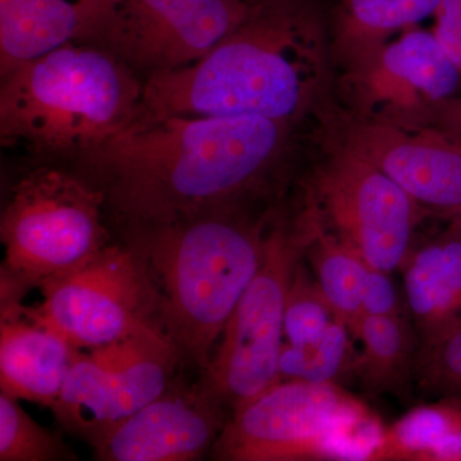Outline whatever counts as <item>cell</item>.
<instances>
[{
    "mask_svg": "<svg viewBox=\"0 0 461 461\" xmlns=\"http://www.w3.org/2000/svg\"><path fill=\"white\" fill-rule=\"evenodd\" d=\"M390 273L372 269L363 294V315L391 317L406 313Z\"/></svg>",
    "mask_w": 461,
    "mask_h": 461,
    "instance_id": "26",
    "label": "cell"
},
{
    "mask_svg": "<svg viewBox=\"0 0 461 461\" xmlns=\"http://www.w3.org/2000/svg\"><path fill=\"white\" fill-rule=\"evenodd\" d=\"M41 291V304L27 311L78 350L163 330L150 273L124 242L108 245L89 263Z\"/></svg>",
    "mask_w": 461,
    "mask_h": 461,
    "instance_id": "10",
    "label": "cell"
},
{
    "mask_svg": "<svg viewBox=\"0 0 461 461\" xmlns=\"http://www.w3.org/2000/svg\"><path fill=\"white\" fill-rule=\"evenodd\" d=\"M102 0H0V77L68 44L83 41Z\"/></svg>",
    "mask_w": 461,
    "mask_h": 461,
    "instance_id": "16",
    "label": "cell"
},
{
    "mask_svg": "<svg viewBox=\"0 0 461 461\" xmlns=\"http://www.w3.org/2000/svg\"><path fill=\"white\" fill-rule=\"evenodd\" d=\"M18 402L0 395V461L77 460L62 437L36 423Z\"/></svg>",
    "mask_w": 461,
    "mask_h": 461,
    "instance_id": "23",
    "label": "cell"
},
{
    "mask_svg": "<svg viewBox=\"0 0 461 461\" xmlns=\"http://www.w3.org/2000/svg\"><path fill=\"white\" fill-rule=\"evenodd\" d=\"M0 388L17 400L53 408L78 348L18 303H2Z\"/></svg>",
    "mask_w": 461,
    "mask_h": 461,
    "instance_id": "14",
    "label": "cell"
},
{
    "mask_svg": "<svg viewBox=\"0 0 461 461\" xmlns=\"http://www.w3.org/2000/svg\"><path fill=\"white\" fill-rule=\"evenodd\" d=\"M104 194L78 175L44 166L14 185L0 220L2 297L65 277L111 245Z\"/></svg>",
    "mask_w": 461,
    "mask_h": 461,
    "instance_id": "5",
    "label": "cell"
},
{
    "mask_svg": "<svg viewBox=\"0 0 461 461\" xmlns=\"http://www.w3.org/2000/svg\"><path fill=\"white\" fill-rule=\"evenodd\" d=\"M181 355L163 330L80 350L54 403L58 423L91 447L171 386Z\"/></svg>",
    "mask_w": 461,
    "mask_h": 461,
    "instance_id": "9",
    "label": "cell"
},
{
    "mask_svg": "<svg viewBox=\"0 0 461 461\" xmlns=\"http://www.w3.org/2000/svg\"><path fill=\"white\" fill-rule=\"evenodd\" d=\"M267 218L248 206L121 233L141 257L157 288L163 330L182 364L204 371L214 346L256 277Z\"/></svg>",
    "mask_w": 461,
    "mask_h": 461,
    "instance_id": "3",
    "label": "cell"
},
{
    "mask_svg": "<svg viewBox=\"0 0 461 461\" xmlns=\"http://www.w3.org/2000/svg\"><path fill=\"white\" fill-rule=\"evenodd\" d=\"M230 411L203 384L177 378L162 395L112 430L98 447L99 461L203 459L221 436Z\"/></svg>",
    "mask_w": 461,
    "mask_h": 461,
    "instance_id": "12",
    "label": "cell"
},
{
    "mask_svg": "<svg viewBox=\"0 0 461 461\" xmlns=\"http://www.w3.org/2000/svg\"><path fill=\"white\" fill-rule=\"evenodd\" d=\"M315 235L308 224L273 227L256 277L233 311L200 381L232 414L280 379L285 309L297 264Z\"/></svg>",
    "mask_w": 461,
    "mask_h": 461,
    "instance_id": "6",
    "label": "cell"
},
{
    "mask_svg": "<svg viewBox=\"0 0 461 461\" xmlns=\"http://www.w3.org/2000/svg\"><path fill=\"white\" fill-rule=\"evenodd\" d=\"M441 3L442 0H339L333 17L342 32L353 38L377 39L411 29L435 16Z\"/></svg>",
    "mask_w": 461,
    "mask_h": 461,
    "instance_id": "22",
    "label": "cell"
},
{
    "mask_svg": "<svg viewBox=\"0 0 461 461\" xmlns=\"http://www.w3.org/2000/svg\"><path fill=\"white\" fill-rule=\"evenodd\" d=\"M355 153L386 173L415 204L437 214H461V140L381 139Z\"/></svg>",
    "mask_w": 461,
    "mask_h": 461,
    "instance_id": "15",
    "label": "cell"
},
{
    "mask_svg": "<svg viewBox=\"0 0 461 461\" xmlns=\"http://www.w3.org/2000/svg\"><path fill=\"white\" fill-rule=\"evenodd\" d=\"M351 333L363 345L353 371L364 390L375 396L393 395L411 402L420 338L408 312L391 317L362 315Z\"/></svg>",
    "mask_w": 461,
    "mask_h": 461,
    "instance_id": "18",
    "label": "cell"
},
{
    "mask_svg": "<svg viewBox=\"0 0 461 461\" xmlns=\"http://www.w3.org/2000/svg\"><path fill=\"white\" fill-rule=\"evenodd\" d=\"M415 384L430 395L461 402V321L420 342Z\"/></svg>",
    "mask_w": 461,
    "mask_h": 461,
    "instance_id": "24",
    "label": "cell"
},
{
    "mask_svg": "<svg viewBox=\"0 0 461 461\" xmlns=\"http://www.w3.org/2000/svg\"><path fill=\"white\" fill-rule=\"evenodd\" d=\"M366 81L375 107L426 111L453 102L461 86V72L435 32L411 27L382 50Z\"/></svg>",
    "mask_w": 461,
    "mask_h": 461,
    "instance_id": "13",
    "label": "cell"
},
{
    "mask_svg": "<svg viewBox=\"0 0 461 461\" xmlns=\"http://www.w3.org/2000/svg\"><path fill=\"white\" fill-rule=\"evenodd\" d=\"M320 195L336 238L372 269H402L412 251L417 204L366 158L336 160L320 180Z\"/></svg>",
    "mask_w": 461,
    "mask_h": 461,
    "instance_id": "11",
    "label": "cell"
},
{
    "mask_svg": "<svg viewBox=\"0 0 461 461\" xmlns=\"http://www.w3.org/2000/svg\"><path fill=\"white\" fill-rule=\"evenodd\" d=\"M456 218V224H455V232L457 233V235L460 236L461 238V214L457 215V217H455Z\"/></svg>",
    "mask_w": 461,
    "mask_h": 461,
    "instance_id": "28",
    "label": "cell"
},
{
    "mask_svg": "<svg viewBox=\"0 0 461 461\" xmlns=\"http://www.w3.org/2000/svg\"><path fill=\"white\" fill-rule=\"evenodd\" d=\"M144 78L113 54L68 42L2 78L0 140L45 160L72 162L140 113Z\"/></svg>",
    "mask_w": 461,
    "mask_h": 461,
    "instance_id": "4",
    "label": "cell"
},
{
    "mask_svg": "<svg viewBox=\"0 0 461 461\" xmlns=\"http://www.w3.org/2000/svg\"><path fill=\"white\" fill-rule=\"evenodd\" d=\"M260 0H102L83 39L140 77L198 62L256 9Z\"/></svg>",
    "mask_w": 461,
    "mask_h": 461,
    "instance_id": "8",
    "label": "cell"
},
{
    "mask_svg": "<svg viewBox=\"0 0 461 461\" xmlns=\"http://www.w3.org/2000/svg\"><path fill=\"white\" fill-rule=\"evenodd\" d=\"M350 333L345 323L335 320L313 344L293 346L285 342L278 364L281 381L338 384V379L354 366Z\"/></svg>",
    "mask_w": 461,
    "mask_h": 461,
    "instance_id": "21",
    "label": "cell"
},
{
    "mask_svg": "<svg viewBox=\"0 0 461 461\" xmlns=\"http://www.w3.org/2000/svg\"><path fill=\"white\" fill-rule=\"evenodd\" d=\"M287 123L262 117L139 113L75 160L121 233L248 206L281 156Z\"/></svg>",
    "mask_w": 461,
    "mask_h": 461,
    "instance_id": "1",
    "label": "cell"
},
{
    "mask_svg": "<svg viewBox=\"0 0 461 461\" xmlns=\"http://www.w3.org/2000/svg\"><path fill=\"white\" fill-rule=\"evenodd\" d=\"M435 18L433 32L461 72V0H442Z\"/></svg>",
    "mask_w": 461,
    "mask_h": 461,
    "instance_id": "27",
    "label": "cell"
},
{
    "mask_svg": "<svg viewBox=\"0 0 461 461\" xmlns=\"http://www.w3.org/2000/svg\"><path fill=\"white\" fill-rule=\"evenodd\" d=\"M335 320L338 318L324 299L317 281L309 276L303 259L300 260L288 288L285 342L293 346L313 344Z\"/></svg>",
    "mask_w": 461,
    "mask_h": 461,
    "instance_id": "25",
    "label": "cell"
},
{
    "mask_svg": "<svg viewBox=\"0 0 461 461\" xmlns=\"http://www.w3.org/2000/svg\"><path fill=\"white\" fill-rule=\"evenodd\" d=\"M318 20L317 0H260L198 62L145 78L140 113L287 123L313 91Z\"/></svg>",
    "mask_w": 461,
    "mask_h": 461,
    "instance_id": "2",
    "label": "cell"
},
{
    "mask_svg": "<svg viewBox=\"0 0 461 461\" xmlns=\"http://www.w3.org/2000/svg\"><path fill=\"white\" fill-rule=\"evenodd\" d=\"M338 384L280 381L230 415L212 448L221 461L346 459L351 437L368 418Z\"/></svg>",
    "mask_w": 461,
    "mask_h": 461,
    "instance_id": "7",
    "label": "cell"
},
{
    "mask_svg": "<svg viewBox=\"0 0 461 461\" xmlns=\"http://www.w3.org/2000/svg\"><path fill=\"white\" fill-rule=\"evenodd\" d=\"M402 271L420 342L461 321V238L455 230L412 250Z\"/></svg>",
    "mask_w": 461,
    "mask_h": 461,
    "instance_id": "17",
    "label": "cell"
},
{
    "mask_svg": "<svg viewBox=\"0 0 461 461\" xmlns=\"http://www.w3.org/2000/svg\"><path fill=\"white\" fill-rule=\"evenodd\" d=\"M455 114L461 115V102H455Z\"/></svg>",
    "mask_w": 461,
    "mask_h": 461,
    "instance_id": "29",
    "label": "cell"
},
{
    "mask_svg": "<svg viewBox=\"0 0 461 461\" xmlns=\"http://www.w3.org/2000/svg\"><path fill=\"white\" fill-rule=\"evenodd\" d=\"M384 446L390 448L388 455L461 460V402L442 399L438 405L411 412L384 438Z\"/></svg>",
    "mask_w": 461,
    "mask_h": 461,
    "instance_id": "20",
    "label": "cell"
},
{
    "mask_svg": "<svg viewBox=\"0 0 461 461\" xmlns=\"http://www.w3.org/2000/svg\"><path fill=\"white\" fill-rule=\"evenodd\" d=\"M305 254L324 299L351 330L363 315V294L371 267L336 236L323 235L318 229Z\"/></svg>",
    "mask_w": 461,
    "mask_h": 461,
    "instance_id": "19",
    "label": "cell"
}]
</instances>
